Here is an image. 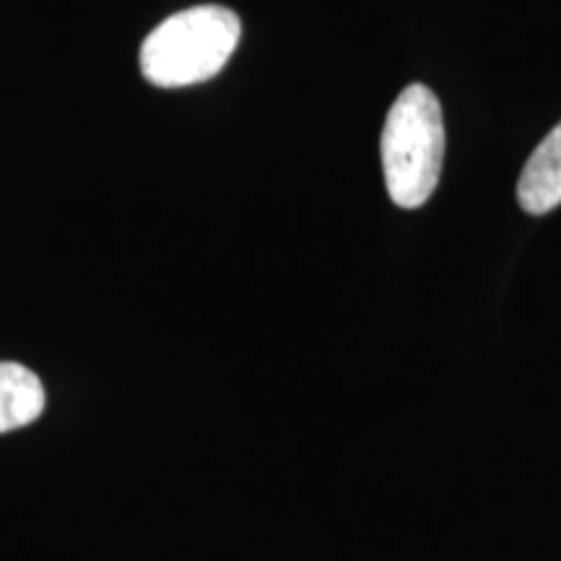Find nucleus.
<instances>
[{
	"instance_id": "nucleus-1",
	"label": "nucleus",
	"mask_w": 561,
	"mask_h": 561,
	"mask_svg": "<svg viewBox=\"0 0 561 561\" xmlns=\"http://www.w3.org/2000/svg\"><path fill=\"white\" fill-rule=\"evenodd\" d=\"M380 153L392 203L401 208L424 206L437 191L445 159L442 107L424 83L405 87L390 107Z\"/></svg>"
},
{
	"instance_id": "nucleus-2",
	"label": "nucleus",
	"mask_w": 561,
	"mask_h": 561,
	"mask_svg": "<svg viewBox=\"0 0 561 561\" xmlns=\"http://www.w3.org/2000/svg\"><path fill=\"white\" fill-rule=\"evenodd\" d=\"M242 37L234 11L195 5L164 19L140 45V70L153 87L180 89L214 79Z\"/></svg>"
},
{
	"instance_id": "nucleus-3",
	"label": "nucleus",
	"mask_w": 561,
	"mask_h": 561,
	"mask_svg": "<svg viewBox=\"0 0 561 561\" xmlns=\"http://www.w3.org/2000/svg\"><path fill=\"white\" fill-rule=\"evenodd\" d=\"M517 201L530 216H543L561 206V123L530 153L517 180Z\"/></svg>"
},
{
	"instance_id": "nucleus-4",
	"label": "nucleus",
	"mask_w": 561,
	"mask_h": 561,
	"mask_svg": "<svg viewBox=\"0 0 561 561\" xmlns=\"http://www.w3.org/2000/svg\"><path fill=\"white\" fill-rule=\"evenodd\" d=\"M45 411V388L32 369L0 362V434L30 426Z\"/></svg>"
}]
</instances>
